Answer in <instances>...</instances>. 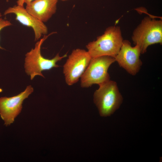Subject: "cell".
Segmentation results:
<instances>
[{
	"instance_id": "cell-5",
	"label": "cell",
	"mask_w": 162,
	"mask_h": 162,
	"mask_svg": "<svg viewBox=\"0 0 162 162\" xmlns=\"http://www.w3.org/2000/svg\"><path fill=\"white\" fill-rule=\"evenodd\" d=\"M116 62L114 57L103 56L92 58L80 78V86L88 88L94 84L99 85L110 80L108 70L110 65Z\"/></svg>"
},
{
	"instance_id": "cell-9",
	"label": "cell",
	"mask_w": 162,
	"mask_h": 162,
	"mask_svg": "<svg viewBox=\"0 0 162 162\" xmlns=\"http://www.w3.org/2000/svg\"><path fill=\"white\" fill-rule=\"evenodd\" d=\"M10 14H14L16 20L22 24L33 29L35 41L39 40L42 35L47 34L48 28L44 22L28 12L23 5H17L10 7L4 13V15Z\"/></svg>"
},
{
	"instance_id": "cell-10",
	"label": "cell",
	"mask_w": 162,
	"mask_h": 162,
	"mask_svg": "<svg viewBox=\"0 0 162 162\" xmlns=\"http://www.w3.org/2000/svg\"><path fill=\"white\" fill-rule=\"evenodd\" d=\"M58 0H35L27 4V11L40 21H47L56 12Z\"/></svg>"
},
{
	"instance_id": "cell-7",
	"label": "cell",
	"mask_w": 162,
	"mask_h": 162,
	"mask_svg": "<svg viewBox=\"0 0 162 162\" xmlns=\"http://www.w3.org/2000/svg\"><path fill=\"white\" fill-rule=\"evenodd\" d=\"M31 85L19 94L11 97L0 98V116L6 126L10 125L20 112L23 100L33 92Z\"/></svg>"
},
{
	"instance_id": "cell-2",
	"label": "cell",
	"mask_w": 162,
	"mask_h": 162,
	"mask_svg": "<svg viewBox=\"0 0 162 162\" xmlns=\"http://www.w3.org/2000/svg\"><path fill=\"white\" fill-rule=\"evenodd\" d=\"M93 100L100 115L110 116L120 107L123 98L116 82L110 80L99 85L94 92Z\"/></svg>"
},
{
	"instance_id": "cell-14",
	"label": "cell",
	"mask_w": 162,
	"mask_h": 162,
	"mask_svg": "<svg viewBox=\"0 0 162 162\" xmlns=\"http://www.w3.org/2000/svg\"><path fill=\"white\" fill-rule=\"evenodd\" d=\"M61 0L62 1H68V0Z\"/></svg>"
},
{
	"instance_id": "cell-8",
	"label": "cell",
	"mask_w": 162,
	"mask_h": 162,
	"mask_svg": "<svg viewBox=\"0 0 162 162\" xmlns=\"http://www.w3.org/2000/svg\"><path fill=\"white\" fill-rule=\"evenodd\" d=\"M141 54L138 45L132 47L128 40H123L120 50L115 58L120 67L134 76L139 72L142 64L140 59Z\"/></svg>"
},
{
	"instance_id": "cell-11",
	"label": "cell",
	"mask_w": 162,
	"mask_h": 162,
	"mask_svg": "<svg viewBox=\"0 0 162 162\" xmlns=\"http://www.w3.org/2000/svg\"><path fill=\"white\" fill-rule=\"evenodd\" d=\"M2 17V14L0 13V32L3 28L12 25L9 21L3 19ZM0 49L3 50L4 49L0 45Z\"/></svg>"
},
{
	"instance_id": "cell-3",
	"label": "cell",
	"mask_w": 162,
	"mask_h": 162,
	"mask_svg": "<svg viewBox=\"0 0 162 162\" xmlns=\"http://www.w3.org/2000/svg\"><path fill=\"white\" fill-rule=\"evenodd\" d=\"M49 35H44L35 44L34 47L32 48L25 55V68L27 75L30 76L32 80L37 75L44 77L42 72L49 70L59 66L56 64L58 62L66 57L67 54L60 56L57 53L52 58L49 59L44 57L41 53V47L43 42Z\"/></svg>"
},
{
	"instance_id": "cell-13",
	"label": "cell",
	"mask_w": 162,
	"mask_h": 162,
	"mask_svg": "<svg viewBox=\"0 0 162 162\" xmlns=\"http://www.w3.org/2000/svg\"><path fill=\"white\" fill-rule=\"evenodd\" d=\"M34 0H24V3H26L27 4Z\"/></svg>"
},
{
	"instance_id": "cell-12",
	"label": "cell",
	"mask_w": 162,
	"mask_h": 162,
	"mask_svg": "<svg viewBox=\"0 0 162 162\" xmlns=\"http://www.w3.org/2000/svg\"><path fill=\"white\" fill-rule=\"evenodd\" d=\"M24 0H18L17 1V5H23Z\"/></svg>"
},
{
	"instance_id": "cell-4",
	"label": "cell",
	"mask_w": 162,
	"mask_h": 162,
	"mask_svg": "<svg viewBox=\"0 0 162 162\" xmlns=\"http://www.w3.org/2000/svg\"><path fill=\"white\" fill-rule=\"evenodd\" d=\"M134 44L140 47L141 54L152 45L162 43V21L146 16L134 30L132 37Z\"/></svg>"
},
{
	"instance_id": "cell-1",
	"label": "cell",
	"mask_w": 162,
	"mask_h": 162,
	"mask_svg": "<svg viewBox=\"0 0 162 162\" xmlns=\"http://www.w3.org/2000/svg\"><path fill=\"white\" fill-rule=\"evenodd\" d=\"M123 40L120 27L112 26L107 28L96 40L88 43L86 47L92 58L103 56L115 58L120 50Z\"/></svg>"
},
{
	"instance_id": "cell-6",
	"label": "cell",
	"mask_w": 162,
	"mask_h": 162,
	"mask_svg": "<svg viewBox=\"0 0 162 162\" xmlns=\"http://www.w3.org/2000/svg\"><path fill=\"white\" fill-rule=\"evenodd\" d=\"M92 58L87 51L74 50L63 66L65 81L68 86L76 83L85 72Z\"/></svg>"
}]
</instances>
